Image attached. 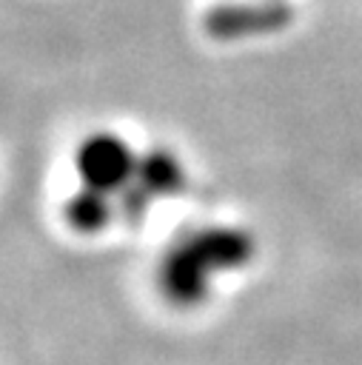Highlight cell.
I'll return each mask as SVG.
<instances>
[{
	"instance_id": "obj_4",
	"label": "cell",
	"mask_w": 362,
	"mask_h": 365,
	"mask_svg": "<svg viewBox=\"0 0 362 365\" xmlns=\"http://www.w3.org/2000/svg\"><path fill=\"white\" fill-rule=\"evenodd\" d=\"M140 154L114 131H91L74 151V171L80 185L97 188L103 194H120L137 171Z\"/></svg>"
},
{
	"instance_id": "obj_2",
	"label": "cell",
	"mask_w": 362,
	"mask_h": 365,
	"mask_svg": "<svg viewBox=\"0 0 362 365\" xmlns=\"http://www.w3.org/2000/svg\"><path fill=\"white\" fill-rule=\"evenodd\" d=\"M185 182H188L185 165L171 148H165V145L148 148L137 160L134 180L117 194V211L131 225H137L154 200H165V197L180 194L185 188Z\"/></svg>"
},
{
	"instance_id": "obj_1",
	"label": "cell",
	"mask_w": 362,
	"mask_h": 365,
	"mask_svg": "<svg viewBox=\"0 0 362 365\" xmlns=\"http://www.w3.org/2000/svg\"><path fill=\"white\" fill-rule=\"evenodd\" d=\"M257 257V237L242 225H202L180 234L157 265V288L174 308H197L222 274L242 271Z\"/></svg>"
},
{
	"instance_id": "obj_3",
	"label": "cell",
	"mask_w": 362,
	"mask_h": 365,
	"mask_svg": "<svg viewBox=\"0 0 362 365\" xmlns=\"http://www.w3.org/2000/svg\"><path fill=\"white\" fill-rule=\"evenodd\" d=\"M291 23L294 6L288 0H228L202 14V31L219 43L279 34Z\"/></svg>"
},
{
	"instance_id": "obj_5",
	"label": "cell",
	"mask_w": 362,
	"mask_h": 365,
	"mask_svg": "<svg viewBox=\"0 0 362 365\" xmlns=\"http://www.w3.org/2000/svg\"><path fill=\"white\" fill-rule=\"evenodd\" d=\"M120 211H117V205H111L108 194L88 188V185H80L63 205V217H66L68 228L77 234H100L111 225V220Z\"/></svg>"
}]
</instances>
